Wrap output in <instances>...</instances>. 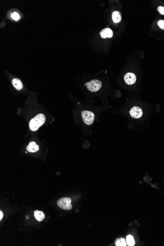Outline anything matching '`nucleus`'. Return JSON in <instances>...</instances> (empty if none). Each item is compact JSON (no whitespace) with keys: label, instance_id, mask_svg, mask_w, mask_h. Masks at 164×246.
Listing matches in <instances>:
<instances>
[{"label":"nucleus","instance_id":"1","mask_svg":"<svg viewBox=\"0 0 164 246\" xmlns=\"http://www.w3.org/2000/svg\"><path fill=\"white\" fill-rule=\"evenodd\" d=\"M45 116L42 114H39L31 119L30 121L29 127L31 130L36 131L44 124L45 121Z\"/></svg>","mask_w":164,"mask_h":246},{"label":"nucleus","instance_id":"2","mask_svg":"<svg viewBox=\"0 0 164 246\" xmlns=\"http://www.w3.org/2000/svg\"><path fill=\"white\" fill-rule=\"evenodd\" d=\"M71 199L68 197L61 198L57 201L58 206L63 210H69L72 209Z\"/></svg>","mask_w":164,"mask_h":246},{"label":"nucleus","instance_id":"3","mask_svg":"<svg viewBox=\"0 0 164 246\" xmlns=\"http://www.w3.org/2000/svg\"><path fill=\"white\" fill-rule=\"evenodd\" d=\"M88 90L91 92H96L99 90L102 86V83L99 80H93L86 83Z\"/></svg>","mask_w":164,"mask_h":246},{"label":"nucleus","instance_id":"4","mask_svg":"<svg viewBox=\"0 0 164 246\" xmlns=\"http://www.w3.org/2000/svg\"><path fill=\"white\" fill-rule=\"evenodd\" d=\"M82 116L85 124L89 125L93 123L94 119V114L91 111H83L82 112Z\"/></svg>","mask_w":164,"mask_h":246},{"label":"nucleus","instance_id":"5","mask_svg":"<svg viewBox=\"0 0 164 246\" xmlns=\"http://www.w3.org/2000/svg\"><path fill=\"white\" fill-rule=\"evenodd\" d=\"M143 112L141 108L139 107L134 106L132 108L130 111V116L133 119H139L143 116Z\"/></svg>","mask_w":164,"mask_h":246},{"label":"nucleus","instance_id":"6","mask_svg":"<svg viewBox=\"0 0 164 246\" xmlns=\"http://www.w3.org/2000/svg\"><path fill=\"white\" fill-rule=\"evenodd\" d=\"M124 79L127 84L132 85L135 84L136 81V76L133 73L128 72L125 74L124 77Z\"/></svg>","mask_w":164,"mask_h":246},{"label":"nucleus","instance_id":"7","mask_svg":"<svg viewBox=\"0 0 164 246\" xmlns=\"http://www.w3.org/2000/svg\"><path fill=\"white\" fill-rule=\"evenodd\" d=\"M100 34L103 38H111L113 36V32L110 28H106L100 32Z\"/></svg>","mask_w":164,"mask_h":246},{"label":"nucleus","instance_id":"8","mask_svg":"<svg viewBox=\"0 0 164 246\" xmlns=\"http://www.w3.org/2000/svg\"><path fill=\"white\" fill-rule=\"evenodd\" d=\"M39 147L38 145L36 144L34 142H31L30 143L29 145L27 147V150L30 152L34 153L38 151L39 150Z\"/></svg>","mask_w":164,"mask_h":246},{"label":"nucleus","instance_id":"9","mask_svg":"<svg viewBox=\"0 0 164 246\" xmlns=\"http://www.w3.org/2000/svg\"><path fill=\"white\" fill-rule=\"evenodd\" d=\"M12 84L13 86L16 88L17 90H20L23 88V84L21 81V80L17 78L13 79L12 81Z\"/></svg>","mask_w":164,"mask_h":246},{"label":"nucleus","instance_id":"10","mask_svg":"<svg viewBox=\"0 0 164 246\" xmlns=\"http://www.w3.org/2000/svg\"><path fill=\"white\" fill-rule=\"evenodd\" d=\"M34 216L36 220L38 221V222H41L45 218V215L44 213L40 211H34Z\"/></svg>","mask_w":164,"mask_h":246},{"label":"nucleus","instance_id":"11","mask_svg":"<svg viewBox=\"0 0 164 246\" xmlns=\"http://www.w3.org/2000/svg\"><path fill=\"white\" fill-rule=\"evenodd\" d=\"M112 19L114 23H118L121 20V16L119 12L115 11L112 13Z\"/></svg>","mask_w":164,"mask_h":246},{"label":"nucleus","instance_id":"12","mask_svg":"<svg viewBox=\"0 0 164 246\" xmlns=\"http://www.w3.org/2000/svg\"><path fill=\"white\" fill-rule=\"evenodd\" d=\"M127 244L129 246H133L135 245V242L134 239L133 237L131 235H129L126 237V240Z\"/></svg>","mask_w":164,"mask_h":246},{"label":"nucleus","instance_id":"13","mask_svg":"<svg viewBox=\"0 0 164 246\" xmlns=\"http://www.w3.org/2000/svg\"><path fill=\"white\" fill-rule=\"evenodd\" d=\"M115 245L117 246H126L127 243L124 238H120L116 240Z\"/></svg>","mask_w":164,"mask_h":246},{"label":"nucleus","instance_id":"14","mask_svg":"<svg viewBox=\"0 0 164 246\" xmlns=\"http://www.w3.org/2000/svg\"><path fill=\"white\" fill-rule=\"evenodd\" d=\"M12 17L13 19L17 21L20 19V15L17 12H14L12 15Z\"/></svg>","mask_w":164,"mask_h":246},{"label":"nucleus","instance_id":"15","mask_svg":"<svg viewBox=\"0 0 164 246\" xmlns=\"http://www.w3.org/2000/svg\"><path fill=\"white\" fill-rule=\"evenodd\" d=\"M158 25L161 29H164V20H160L158 22Z\"/></svg>","mask_w":164,"mask_h":246},{"label":"nucleus","instance_id":"16","mask_svg":"<svg viewBox=\"0 0 164 246\" xmlns=\"http://www.w3.org/2000/svg\"><path fill=\"white\" fill-rule=\"evenodd\" d=\"M158 11L161 14L164 15V7L159 6L157 8Z\"/></svg>","mask_w":164,"mask_h":246},{"label":"nucleus","instance_id":"17","mask_svg":"<svg viewBox=\"0 0 164 246\" xmlns=\"http://www.w3.org/2000/svg\"><path fill=\"white\" fill-rule=\"evenodd\" d=\"M3 218V214L2 211H0V220H2V218Z\"/></svg>","mask_w":164,"mask_h":246},{"label":"nucleus","instance_id":"18","mask_svg":"<svg viewBox=\"0 0 164 246\" xmlns=\"http://www.w3.org/2000/svg\"><path fill=\"white\" fill-rule=\"evenodd\" d=\"M28 218H29V216H26V219H28Z\"/></svg>","mask_w":164,"mask_h":246}]
</instances>
